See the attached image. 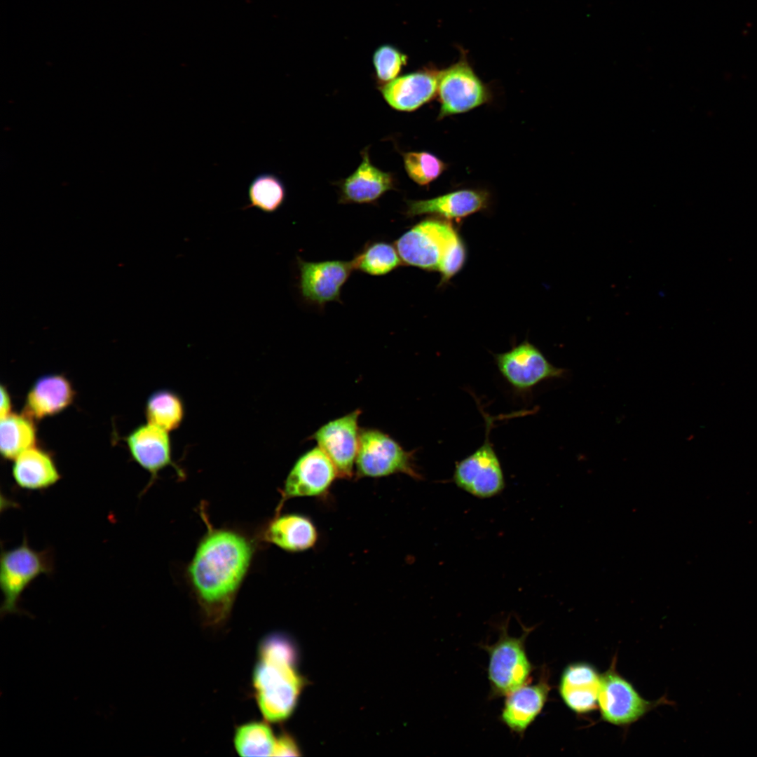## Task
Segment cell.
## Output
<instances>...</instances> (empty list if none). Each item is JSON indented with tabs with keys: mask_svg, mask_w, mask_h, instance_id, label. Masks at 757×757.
Masks as SVG:
<instances>
[{
	"mask_svg": "<svg viewBox=\"0 0 757 757\" xmlns=\"http://www.w3.org/2000/svg\"><path fill=\"white\" fill-rule=\"evenodd\" d=\"M74 395L72 385L64 376H41L28 391L23 414L32 419L55 415L72 403Z\"/></svg>",
	"mask_w": 757,
	"mask_h": 757,
	"instance_id": "ffe728a7",
	"label": "cell"
},
{
	"mask_svg": "<svg viewBox=\"0 0 757 757\" xmlns=\"http://www.w3.org/2000/svg\"><path fill=\"white\" fill-rule=\"evenodd\" d=\"M407 62V55L394 46L383 45L377 48L373 55V64L380 86L396 79Z\"/></svg>",
	"mask_w": 757,
	"mask_h": 757,
	"instance_id": "f1b7e54d",
	"label": "cell"
},
{
	"mask_svg": "<svg viewBox=\"0 0 757 757\" xmlns=\"http://www.w3.org/2000/svg\"><path fill=\"white\" fill-rule=\"evenodd\" d=\"M275 742L271 728L260 721L238 726L233 738L236 751L241 756H273Z\"/></svg>",
	"mask_w": 757,
	"mask_h": 757,
	"instance_id": "d4e9b609",
	"label": "cell"
},
{
	"mask_svg": "<svg viewBox=\"0 0 757 757\" xmlns=\"http://www.w3.org/2000/svg\"><path fill=\"white\" fill-rule=\"evenodd\" d=\"M362 162L348 177L337 182L339 203H372L388 191L396 189V180L391 172H384L371 162L368 147L362 152Z\"/></svg>",
	"mask_w": 757,
	"mask_h": 757,
	"instance_id": "9a60e30c",
	"label": "cell"
},
{
	"mask_svg": "<svg viewBox=\"0 0 757 757\" xmlns=\"http://www.w3.org/2000/svg\"><path fill=\"white\" fill-rule=\"evenodd\" d=\"M550 686L544 674L536 684H526L506 697L501 712L502 722L512 732L523 734L542 711Z\"/></svg>",
	"mask_w": 757,
	"mask_h": 757,
	"instance_id": "d6986e66",
	"label": "cell"
},
{
	"mask_svg": "<svg viewBox=\"0 0 757 757\" xmlns=\"http://www.w3.org/2000/svg\"><path fill=\"white\" fill-rule=\"evenodd\" d=\"M488 198L484 191L458 190L431 199L407 201L405 214L409 217L430 214L459 219L485 207Z\"/></svg>",
	"mask_w": 757,
	"mask_h": 757,
	"instance_id": "44dd1931",
	"label": "cell"
},
{
	"mask_svg": "<svg viewBox=\"0 0 757 757\" xmlns=\"http://www.w3.org/2000/svg\"><path fill=\"white\" fill-rule=\"evenodd\" d=\"M395 247L402 262L439 271L442 282L457 273L465 260L464 245L452 225L435 219L415 225L396 240Z\"/></svg>",
	"mask_w": 757,
	"mask_h": 757,
	"instance_id": "7a4b0ae2",
	"label": "cell"
},
{
	"mask_svg": "<svg viewBox=\"0 0 757 757\" xmlns=\"http://www.w3.org/2000/svg\"><path fill=\"white\" fill-rule=\"evenodd\" d=\"M529 632L526 629L520 636L514 637L503 626L498 640L484 647L489 657L488 676L493 696H507L531 681L533 665L525 648Z\"/></svg>",
	"mask_w": 757,
	"mask_h": 757,
	"instance_id": "8992f818",
	"label": "cell"
},
{
	"mask_svg": "<svg viewBox=\"0 0 757 757\" xmlns=\"http://www.w3.org/2000/svg\"><path fill=\"white\" fill-rule=\"evenodd\" d=\"M184 414L185 408L182 398L172 390H158L151 393L146 400L145 415L148 423L168 432L181 425Z\"/></svg>",
	"mask_w": 757,
	"mask_h": 757,
	"instance_id": "cb8c5ba5",
	"label": "cell"
},
{
	"mask_svg": "<svg viewBox=\"0 0 757 757\" xmlns=\"http://www.w3.org/2000/svg\"><path fill=\"white\" fill-rule=\"evenodd\" d=\"M286 198V189L280 178L271 173L257 175L248 188L249 204L244 209L257 208L266 213L278 210Z\"/></svg>",
	"mask_w": 757,
	"mask_h": 757,
	"instance_id": "484cf974",
	"label": "cell"
},
{
	"mask_svg": "<svg viewBox=\"0 0 757 757\" xmlns=\"http://www.w3.org/2000/svg\"><path fill=\"white\" fill-rule=\"evenodd\" d=\"M207 531L187 566L186 576L205 621L223 623L250 567L254 548L244 534L213 528L202 514Z\"/></svg>",
	"mask_w": 757,
	"mask_h": 757,
	"instance_id": "6da1fadb",
	"label": "cell"
},
{
	"mask_svg": "<svg viewBox=\"0 0 757 757\" xmlns=\"http://www.w3.org/2000/svg\"><path fill=\"white\" fill-rule=\"evenodd\" d=\"M11 400L5 386H1L0 417L3 418L11 414Z\"/></svg>",
	"mask_w": 757,
	"mask_h": 757,
	"instance_id": "4dcf8cb0",
	"label": "cell"
},
{
	"mask_svg": "<svg viewBox=\"0 0 757 757\" xmlns=\"http://www.w3.org/2000/svg\"><path fill=\"white\" fill-rule=\"evenodd\" d=\"M53 570L51 551L33 549L25 536L20 545L3 550L0 558V588L3 594L0 609L1 617L22 613L20 602L25 590L39 575H50Z\"/></svg>",
	"mask_w": 757,
	"mask_h": 757,
	"instance_id": "277c9868",
	"label": "cell"
},
{
	"mask_svg": "<svg viewBox=\"0 0 757 757\" xmlns=\"http://www.w3.org/2000/svg\"><path fill=\"white\" fill-rule=\"evenodd\" d=\"M355 472L360 477H382L402 473L414 479L421 475L413 454L405 451L388 435L377 429L360 430Z\"/></svg>",
	"mask_w": 757,
	"mask_h": 757,
	"instance_id": "5b68a950",
	"label": "cell"
},
{
	"mask_svg": "<svg viewBox=\"0 0 757 757\" xmlns=\"http://www.w3.org/2000/svg\"><path fill=\"white\" fill-rule=\"evenodd\" d=\"M491 421L488 417L484 443L456 464L453 475V482L459 489L479 498L495 496L505 488L500 462L489 437Z\"/></svg>",
	"mask_w": 757,
	"mask_h": 757,
	"instance_id": "9c48e42d",
	"label": "cell"
},
{
	"mask_svg": "<svg viewBox=\"0 0 757 757\" xmlns=\"http://www.w3.org/2000/svg\"><path fill=\"white\" fill-rule=\"evenodd\" d=\"M36 430L32 418L25 414H9L1 418L0 451L7 460H14L35 446Z\"/></svg>",
	"mask_w": 757,
	"mask_h": 757,
	"instance_id": "603a6c76",
	"label": "cell"
},
{
	"mask_svg": "<svg viewBox=\"0 0 757 757\" xmlns=\"http://www.w3.org/2000/svg\"><path fill=\"white\" fill-rule=\"evenodd\" d=\"M438 118L464 113L488 102L491 93L465 59L439 71Z\"/></svg>",
	"mask_w": 757,
	"mask_h": 757,
	"instance_id": "ba28073f",
	"label": "cell"
},
{
	"mask_svg": "<svg viewBox=\"0 0 757 757\" xmlns=\"http://www.w3.org/2000/svg\"><path fill=\"white\" fill-rule=\"evenodd\" d=\"M299 269V289L303 298L318 306L340 301L343 285L354 266L351 261L310 262L297 259Z\"/></svg>",
	"mask_w": 757,
	"mask_h": 757,
	"instance_id": "4fadbf2b",
	"label": "cell"
},
{
	"mask_svg": "<svg viewBox=\"0 0 757 757\" xmlns=\"http://www.w3.org/2000/svg\"><path fill=\"white\" fill-rule=\"evenodd\" d=\"M352 261L354 269L371 275H386L402 262L396 247L386 242L369 243Z\"/></svg>",
	"mask_w": 757,
	"mask_h": 757,
	"instance_id": "4316f807",
	"label": "cell"
},
{
	"mask_svg": "<svg viewBox=\"0 0 757 757\" xmlns=\"http://www.w3.org/2000/svg\"><path fill=\"white\" fill-rule=\"evenodd\" d=\"M615 660L601 674L598 708L601 718L617 726L629 725L667 700L643 699L634 686L615 668Z\"/></svg>",
	"mask_w": 757,
	"mask_h": 757,
	"instance_id": "52a82bcc",
	"label": "cell"
},
{
	"mask_svg": "<svg viewBox=\"0 0 757 757\" xmlns=\"http://www.w3.org/2000/svg\"><path fill=\"white\" fill-rule=\"evenodd\" d=\"M318 539V532L313 521L297 513L275 514L260 534L261 541L289 552L310 550Z\"/></svg>",
	"mask_w": 757,
	"mask_h": 757,
	"instance_id": "ac0fdd59",
	"label": "cell"
},
{
	"mask_svg": "<svg viewBox=\"0 0 757 757\" xmlns=\"http://www.w3.org/2000/svg\"><path fill=\"white\" fill-rule=\"evenodd\" d=\"M126 442L132 459L150 474L151 479L143 492L155 482L160 471L168 466H172L179 477L184 476L172 461L168 432L147 423L132 431Z\"/></svg>",
	"mask_w": 757,
	"mask_h": 757,
	"instance_id": "5bb4252c",
	"label": "cell"
},
{
	"mask_svg": "<svg viewBox=\"0 0 757 757\" xmlns=\"http://www.w3.org/2000/svg\"><path fill=\"white\" fill-rule=\"evenodd\" d=\"M12 475L17 486L27 491L46 490L61 478L52 456L35 446L14 459Z\"/></svg>",
	"mask_w": 757,
	"mask_h": 757,
	"instance_id": "7402d4cb",
	"label": "cell"
},
{
	"mask_svg": "<svg viewBox=\"0 0 757 757\" xmlns=\"http://www.w3.org/2000/svg\"><path fill=\"white\" fill-rule=\"evenodd\" d=\"M402 156L408 176L421 186L429 184L446 168L442 161L426 151L403 152Z\"/></svg>",
	"mask_w": 757,
	"mask_h": 757,
	"instance_id": "83f0119b",
	"label": "cell"
},
{
	"mask_svg": "<svg viewBox=\"0 0 757 757\" xmlns=\"http://www.w3.org/2000/svg\"><path fill=\"white\" fill-rule=\"evenodd\" d=\"M296 664L297 657L258 651L252 687L259 709L268 721H282L294 711L304 684Z\"/></svg>",
	"mask_w": 757,
	"mask_h": 757,
	"instance_id": "3957f363",
	"label": "cell"
},
{
	"mask_svg": "<svg viewBox=\"0 0 757 757\" xmlns=\"http://www.w3.org/2000/svg\"><path fill=\"white\" fill-rule=\"evenodd\" d=\"M360 414V410L356 409L329 421L313 435L318 446L333 463L341 478L349 479L353 475L359 444Z\"/></svg>",
	"mask_w": 757,
	"mask_h": 757,
	"instance_id": "7c38bea8",
	"label": "cell"
},
{
	"mask_svg": "<svg viewBox=\"0 0 757 757\" xmlns=\"http://www.w3.org/2000/svg\"><path fill=\"white\" fill-rule=\"evenodd\" d=\"M339 477L329 457L318 446L307 451L296 461L280 489L275 514L281 512L286 501L300 497H318L327 493Z\"/></svg>",
	"mask_w": 757,
	"mask_h": 757,
	"instance_id": "30bf717a",
	"label": "cell"
},
{
	"mask_svg": "<svg viewBox=\"0 0 757 757\" xmlns=\"http://www.w3.org/2000/svg\"><path fill=\"white\" fill-rule=\"evenodd\" d=\"M495 362L510 386L521 393L542 381L562 378L566 373V369L550 363L537 347L526 341L507 352L495 355Z\"/></svg>",
	"mask_w": 757,
	"mask_h": 757,
	"instance_id": "8fae6325",
	"label": "cell"
},
{
	"mask_svg": "<svg viewBox=\"0 0 757 757\" xmlns=\"http://www.w3.org/2000/svg\"><path fill=\"white\" fill-rule=\"evenodd\" d=\"M273 756H301L296 743L291 736L287 734L276 739Z\"/></svg>",
	"mask_w": 757,
	"mask_h": 757,
	"instance_id": "f546056e",
	"label": "cell"
},
{
	"mask_svg": "<svg viewBox=\"0 0 757 757\" xmlns=\"http://www.w3.org/2000/svg\"><path fill=\"white\" fill-rule=\"evenodd\" d=\"M601 674L587 662H574L563 670L559 683V695L566 706L578 714L598 708Z\"/></svg>",
	"mask_w": 757,
	"mask_h": 757,
	"instance_id": "e0dca14e",
	"label": "cell"
},
{
	"mask_svg": "<svg viewBox=\"0 0 757 757\" xmlns=\"http://www.w3.org/2000/svg\"><path fill=\"white\" fill-rule=\"evenodd\" d=\"M438 76V70L424 69L397 77L378 89L392 108L413 111L436 95Z\"/></svg>",
	"mask_w": 757,
	"mask_h": 757,
	"instance_id": "2e32d148",
	"label": "cell"
}]
</instances>
